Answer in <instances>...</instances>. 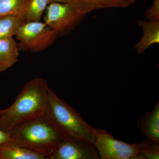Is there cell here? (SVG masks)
<instances>
[{"label": "cell", "instance_id": "3957f363", "mask_svg": "<svg viewBox=\"0 0 159 159\" xmlns=\"http://www.w3.org/2000/svg\"><path fill=\"white\" fill-rule=\"evenodd\" d=\"M46 115L68 138L94 144V128L73 107L60 99L51 88Z\"/></svg>", "mask_w": 159, "mask_h": 159}, {"label": "cell", "instance_id": "9c48e42d", "mask_svg": "<svg viewBox=\"0 0 159 159\" xmlns=\"http://www.w3.org/2000/svg\"><path fill=\"white\" fill-rule=\"evenodd\" d=\"M138 24L142 28L143 35L135 45V49L139 54L143 53L148 48L159 43V20H140Z\"/></svg>", "mask_w": 159, "mask_h": 159}, {"label": "cell", "instance_id": "7a4b0ae2", "mask_svg": "<svg viewBox=\"0 0 159 159\" xmlns=\"http://www.w3.org/2000/svg\"><path fill=\"white\" fill-rule=\"evenodd\" d=\"M8 133L13 142L46 159L68 138L46 115L18 125Z\"/></svg>", "mask_w": 159, "mask_h": 159}, {"label": "cell", "instance_id": "277c9868", "mask_svg": "<svg viewBox=\"0 0 159 159\" xmlns=\"http://www.w3.org/2000/svg\"><path fill=\"white\" fill-rule=\"evenodd\" d=\"M16 37L19 41V50L39 53L45 51L55 43L57 34L44 22H27L18 29Z\"/></svg>", "mask_w": 159, "mask_h": 159}, {"label": "cell", "instance_id": "2e32d148", "mask_svg": "<svg viewBox=\"0 0 159 159\" xmlns=\"http://www.w3.org/2000/svg\"><path fill=\"white\" fill-rule=\"evenodd\" d=\"M140 159H159V143L146 138L139 143Z\"/></svg>", "mask_w": 159, "mask_h": 159}, {"label": "cell", "instance_id": "d6986e66", "mask_svg": "<svg viewBox=\"0 0 159 159\" xmlns=\"http://www.w3.org/2000/svg\"><path fill=\"white\" fill-rule=\"evenodd\" d=\"M71 0H49V4L51 3H70Z\"/></svg>", "mask_w": 159, "mask_h": 159}, {"label": "cell", "instance_id": "8992f818", "mask_svg": "<svg viewBox=\"0 0 159 159\" xmlns=\"http://www.w3.org/2000/svg\"><path fill=\"white\" fill-rule=\"evenodd\" d=\"M94 145L101 159H140L139 143L129 144L115 139L102 129L94 128Z\"/></svg>", "mask_w": 159, "mask_h": 159}, {"label": "cell", "instance_id": "6da1fadb", "mask_svg": "<svg viewBox=\"0 0 159 159\" xmlns=\"http://www.w3.org/2000/svg\"><path fill=\"white\" fill-rule=\"evenodd\" d=\"M49 87L40 77L28 81L9 107L0 115V129L9 132L18 125L45 116L48 105Z\"/></svg>", "mask_w": 159, "mask_h": 159}, {"label": "cell", "instance_id": "ac0fdd59", "mask_svg": "<svg viewBox=\"0 0 159 159\" xmlns=\"http://www.w3.org/2000/svg\"><path fill=\"white\" fill-rule=\"evenodd\" d=\"M2 110H3L0 109V115L2 113ZM10 141L12 140L10 138L9 134L0 129V145L3 143Z\"/></svg>", "mask_w": 159, "mask_h": 159}, {"label": "cell", "instance_id": "4fadbf2b", "mask_svg": "<svg viewBox=\"0 0 159 159\" xmlns=\"http://www.w3.org/2000/svg\"><path fill=\"white\" fill-rule=\"evenodd\" d=\"M25 23L24 14L0 17V39L13 38L20 27Z\"/></svg>", "mask_w": 159, "mask_h": 159}, {"label": "cell", "instance_id": "5bb4252c", "mask_svg": "<svg viewBox=\"0 0 159 159\" xmlns=\"http://www.w3.org/2000/svg\"><path fill=\"white\" fill-rule=\"evenodd\" d=\"M49 4V0H28L24 14L25 22L40 21Z\"/></svg>", "mask_w": 159, "mask_h": 159}, {"label": "cell", "instance_id": "ba28073f", "mask_svg": "<svg viewBox=\"0 0 159 159\" xmlns=\"http://www.w3.org/2000/svg\"><path fill=\"white\" fill-rule=\"evenodd\" d=\"M135 1L136 0H71L70 3L77 11L87 15L97 9L128 7Z\"/></svg>", "mask_w": 159, "mask_h": 159}, {"label": "cell", "instance_id": "30bf717a", "mask_svg": "<svg viewBox=\"0 0 159 159\" xmlns=\"http://www.w3.org/2000/svg\"><path fill=\"white\" fill-rule=\"evenodd\" d=\"M137 125L146 138L159 143V101L152 111L147 112L145 116L139 118Z\"/></svg>", "mask_w": 159, "mask_h": 159}, {"label": "cell", "instance_id": "e0dca14e", "mask_svg": "<svg viewBox=\"0 0 159 159\" xmlns=\"http://www.w3.org/2000/svg\"><path fill=\"white\" fill-rule=\"evenodd\" d=\"M145 15L148 20H159V0H153V5L147 9Z\"/></svg>", "mask_w": 159, "mask_h": 159}, {"label": "cell", "instance_id": "9a60e30c", "mask_svg": "<svg viewBox=\"0 0 159 159\" xmlns=\"http://www.w3.org/2000/svg\"><path fill=\"white\" fill-rule=\"evenodd\" d=\"M28 0H0V17L25 14Z\"/></svg>", "mask_w": 159, "mask_h": 159}, {"label": "cell", "instance_id": "7c38bea8", "mask_svg": "<svg viewBox=\"0 0 159 159\" xmlns=\"http://www.w3.org/2000/svg\"><path fill=\"white\" fill-rule=\"evenodd\" d=\"M0 159H46L45 157L12 141L0 145Z\"/></svg>", "mask_w": 159, "mask_h": 159}, {"label": "cell", "instance_id": "5b68a950", "mask_svg": "<svg viewBox=\"0 0 159 159\" xmlns=\"http://www.w3.org/2000/svg\"><path fill=\"white\" fill-rule=\"evenodd\" d=\"M44 22L57 34L66 36L83 20L86 15L77 11L70 3H51L45 10Z\"/></svg>", "mask_w": 159, "mask_h": 159}, {"label": "cell", "instance_id": "52a82bcc", "mask_svg": "<svg viewBox=\"0 0 159 159\" xmlns=\"http://www.w3.org/2000/svg\"><path fill=\"white\" fill-rule=\"evenodd\" d=\"M94 144L68 138L54 151L48 159H99Z\"/></svg>", "mask_w": 159, "mask_h": 159}, {"label": "cell", "instance_id": "8fae6325", "mask_svg": "<svg viewBox=\"0 0 159 159\" xmlns=\"http://www.w3.org/2000/svg\"><path fill=\"white\" fill-rule=\"evenodd\" d=\"M19 51L13 38L0 39V74L18 61Z\"/></svg>", "mask_w": 159, "mask_h": 159}]
</instances>
